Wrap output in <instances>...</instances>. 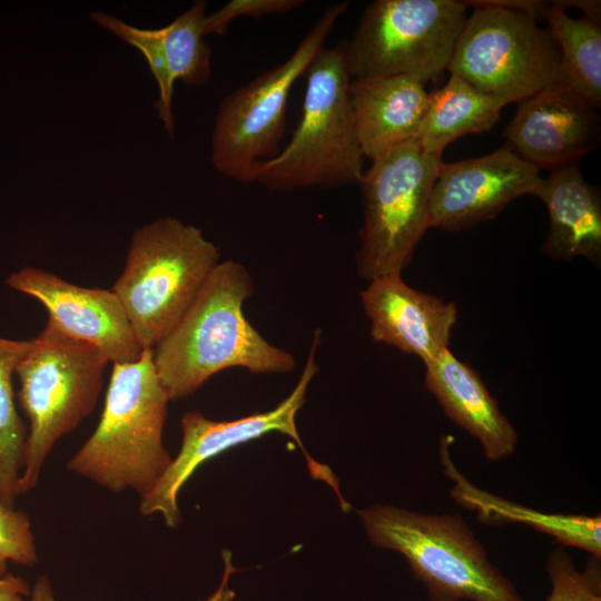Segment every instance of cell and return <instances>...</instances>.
<instances>
[{
	"label": "cell",
	"mask_w": 601,
	"mask_h": 601,
	"mask_svg": "<svg viewBox=\"0 0 601 601\" xmlns=\"http://www.w3.org/2000/svg\"><path fill=\"white\" fill-rule=\"evenodd\" d=\"M4 283L40 302L49 314V325L65 336L93 345L112 364L136 362L145 351L111 289L75 285L31 266L11 273Z\"/></svg>",
	"instance_id": "cell-13"
},
{
	"label": "cell",
	"mask_w": 601,
	"mask_h": 601,
	"mask_svg": "<svg viewBox=\"0 0 601 601\" xmlns=\"http://www.w3.org/2000/svg\"><path fill=\"white\" fill-rule=\"evenodd\" d=\"M475 7L459 36L447 70L504 106L563 81L561 53L535 17L492 1Z\"/></svg>",
	"instance_id": "cell-8"
},
{
	"label": "cell",
	"mask_w": 601,
	"mask_h": 601,
	"mask_svg": "<svg viewBox=\"0 0 601 601\" xmlns=\"http://www.w3.org/2000/svg\"><path fill=\"white\" fill-rule=\"evenodd\" d=\"M504 105L451 73L440 89L428 92L425 114L416 136L420 147L441 155L449 144L469 134L490 130Z\"/></svg>",
	"instance_id": "cell-21"
},
{
	"label": "cell",
	"mask_w": 601,
	"mask_h": 601,
	"mask_svg": "<svg viewBox=\"0 0 601 601\" xmlns=\"http://www.w3.org/2000/svg\"><path fill=\"white\" fill-rule=\"evenodd\" d=\"M254 279L240 263L219 262L174 328L152 348V359L169 402L199 390L231 367L252 374L289 373L292 353L269 343L246 318L243 307Z\"/></svg>",
	"instance_id": "cell-1"
},
{
	"label": "cell",
	"mask_w": 601,
	"mask_h": 601,
	"mask_svg": "<svg viewBox=\"0 0 601 601\" xmlns=\"http://www.w3.org/2000/svg\"><path fill=\"white\" fill-rule=\"evenodd\" d=\"M540 14L548 22L560 53L563 80L598 109L601 106V28L587 17L573 18L558 2H543Z\"/></svg>",
	"instance_id": "cell-22"
},
{
	"label": "cell",
	"mask_w": 601,
	"mask_h": 601,
	"mask_svg": "<svg viewBox=\"0 0 601 601\" xmlns=\"http://www.w3.org/2000/svg\"><path fill=\"white\" fill-rule=\"evenodd\" d=\"M206 7V1H195L169 24L158 29L137 28L106 12L90 14L92 21L145 57L159 89L155 108L170 138L175 135L171 108L175 82L203 86L211 76V50L205 41Z\"/></svg>",
	"instance_id": "cell-15"
},
{
	"label": "cell",
	"mask_w": 601,
	"mask_h": 601,
	"mask_svg": "<svg viewBox=\"0 0 601 601\" xmlns=\"http://www.w3.org/2000/svg\"><path fill=\"white\" fill-rule=\"evenodd\" d=\"M549 213L544 255L565 262L584 257L601 266V196L583 177L579 162L550 170L536 195Z\"/></svg>",
	"instance_id": "cell-19"
},
{
	"label": "cell",
	"mask_w": 601,
	"mask_h": 601,
	"mask_svg": "<svg viewBox=\"0 0 601 601\" xmlns=\"http://www.w3.org/2000/svg\"><path fill=\"white\" fill-rule=\"evenodd\" d=\"M31 588L21 577L7 573L0 577V601H27Z\"/></svg>",
	"instance_id": "cell-27"
},
{
	"label": "cell",
	"mask_w": 601,
	"mask_h": 601,
	"mask_svg": "<svg viewBox=\"0 0 601 601\" xmlns=\"http://www.w3.org/2000/svg\"><path fill=\"white\" fill-rule=\"evenodd\" d=\"M109 362L93 345L65 336L48 323L30 339L16 368L17 400L29 421L19 495L37 485L56 443L95 410Z\"/></svg>",
	"instance_id": "cell-6"
},
{
	"label": "cell",
	"mask_w": 601,
	"mask_h": 601,
	"mask_svg": "<svg viewBox=\"0 0 601 601\" xmlns=\"http://www.w3.org/2000/svg\"><path fill=\"white\" fill-rule=\"evenodd\" d=\"M540 171L505 145L481 157L442 162L430 196L431 227L459 231L493 219L516 198L538 195Z\"/></svg>",
	"instance_id": "cell-12"
},
{
	"label": "cell",
	"mask_w": 601,
	"mask_h": 601,
	"mask_svg": "<svg viewBox=\"0 0 601 601\" xmlns=\"http://www.w3.org/2000/svg\"><path fill=\"white\" fill-rule=\"evenodd\" d=\"M373 341L420 357L423 363L449 347L457 306L408 286L402 275L370 280L359 292Z\"/></svg>",
	"instance_id": "cell-16"
},
{
	"label": "cell",
	"mask_w": 601,
	"mask_h": 601,
	"mask_svg": "<svg viewBox=\"0 0 601 601\" xmlns=\"http://www.w3.org/2000/svg\"><path fill=\"white\" fill-rule=\"evenodd\" d=\"M551 590L546 601H601L600 560L591 556L578 570L563 546L554 549L546 560Z\"/></svg>",
	"instance_id": "cell-24"
},
{
	"label": "cell",
	"mask_w": 601,
	"mask_h": 601,
	"mask_svg": "<svg viewBox=\"0 0 601 601\" xmlns=\"http://www.w3.org/2000/svg\"><path fill=\"white\" fill-rule=\"evenodd\" d=\"M600 135L598 108L563 81L519 101L503 132L505 146L540 170L579 162Z\"/></svg>",
	"instance_id": "cell-14"
},
{
	"label": "cell",
	"mask_w": 601,
	"mask_h": 601,
	"mask_svg": "<svg viewBox=\"0 0 601 601\" xmlns=\"http://www.w3.org/2000/svg\"><path fill=\"white\" fill-rule=\"evenodd\" d=\"M302 0H230L218 11L206 16L205 35H224L237 18L259 19L265 16L284 14L302 7Z\"/></svg>",
	"instance_id": "cell-26"
},
{
	"label": "cell",
	"mask_w": 601,
	"mask_h": 601,
	"mask_svg": "<svg viewBox=\"0 0 601 601\" xmlns=\"http://www.w3.org/2000/svg\"><path fill=\"white\" fill-rule=\"evenodd\" d=\"M442 156L424 151L416 139L372 160L358 183L363 226L356 253L358 275L368 282L402 275L431 228L430 196Z\"/></svg>",
	"instance_id": "cell-7"
},
{
	"label": "cell",
	"mask_w": 601,
	"mask_h": 601,
	"mask_svg": "<svg viewBox=\"0 0 601 601\" xmlns=\"http://www.w3.org/2000/svg\"><path fill=\"white\" fill-rule=\"evenodd\" d=\"M168 402L152 349L136 362L112 364L98 425L67 470L108 491L146 496L173 460L162 442Z\"/></svg>",
	"instance_id": "cell-2"
},
{
	"label": "cell",
	"mask_w": 601,
	"mask_h": 601,
	"mask_svg": "<svg viewBox=\"0 0 601 601\" xmlns=\"http://www.w3.org/2000/svg\"><path fill=\"white\" fill-rule=\"evenodd\" d=\"M348 6L349 1L331 4L284 62L221 100L211 134L210 156L220 174L254 183L259 164L278 155L286 130L289 92Z\"/></svg>",
	"instance_id": "cell-9"
},
{
	"label": "cell",
	"mask_w": 601,
	"mask_h": 601,
	"mask_svg": "<svg viewBox=\"0 0 601 601\" xmlns=\"http://www.w3.org/2000/svg\"><path fill=\"white\" fill-rule=\"evenodd\" d=\"M29 344L0 337V499L9 508H14L19 495L28 440V426L14 403L12 375Z\"/></svg>",
	"instance_id": "cell-23"
},
{
	"label": "cell",
	"mask_w": 601,
	"mask_h": 601,
	"mask_svg": "<svg viewBox=\"0 0 601 601\" xmlns=\"http://www.w3.org/2000/svg\"><path fill=\"white\" fill-rule=\"evenodd\" d=\"M466 4L455 0L370 2L345 53L352 79L408 76L434 80L447 69L465 24Z\"/></svg>",
	"instance_id": "cell-10"
},
{
	"label": "cell",
	"mask_w": 601,
	"mask_h": 601,
	"mask_svg": "<svg viewBox=\"0 0 601 601\" xmlns=\"http://www.w3.org/2000/svg\"><path fill=\"white\" fill-rule=\"evenodd\" d=\"M28 601H56L51 583L46 575H40L31 587Z\"/></svg>",
	"instance_id": "cell-29"
},
{
	"label": "cell",
	"mask_w": 601,
	"mask_h": 601,
	"mask_svg": "<svg viewBox=\"0 0 601 601\" xmlns=\"http://www.w3.org/2000/svg\"><path fill=\"white\" fill-rule=\"evenodd\" d=\"M451 435L440 440V459L444 474L454 482L452 499L462 508L476 512L480 522L487 525L521 523L554 538L564 546L581 549L601 560V516L585 514L543 513L504 500L474 486L455 467L450 455Z\"/></svg>",
	"instance_id": "cell-20"
},
{
	"label": "cell",
	"mask_w": 601,
	"mask_h": 601,
	"mask_svg": "<svg viewBox=\"0 0 601 601\" xmlns=\"http://www.w3.org/2000/svg\"><path fill=\"white\" fill-rule=\"evenodd\" d=\"M9 562L30 566L38 562V554L29 515L0 499V577L8 573Z\"/></svg>",
	"instance_id": "cell-25"
},
{
	"label": "cell",
	"mask_w": 601,
	"mask_h": 601,
	"mask_svg": "<svg viewBox=\"0 0 601 601\" xmlns=\"http://www.w3.org/2000/svg\"><path fill=\"white\" fill-rule=\"evenodd\" d=\"M370 541L402 554L430 601H524L460 514L375 504L356 511Z\"/></svg>",
	"instance_id": "cell-4"
},
{
	"label": "cell",
	"mask_w": 601,
	"mask_h": 601,
	"mask_svg": "<svg viewBox=\"0 0 601 601\" xmlns=\"http://www.w3.org/2000/svg\"><path fill=\"white\" fill-rule=\"evenodd\" d=\"M321 339L322 332L316 328L297 384L274 408L231 421H214L197 411L186 412L180 420V450L154 489L140 499V514L150 516L158 513L167 526H178L181 521L178 493L195 471L227 450L273 432L284 434L295 442L303 451L311 476L329 485L337 495L341 509L348 512L352 505L341 493L337 476L327 465L311 456L296 427V415L305 404L309 384L319 371L316 352Z\"/></svg>",
	"instance_id": "cell-11"
},
{
	"label": "cell",
	"mask_w": 601,
	"mask_h": 601,
	"mask_svg": "<svg viewBox=\"0 0 601 601\" xmlns=\"http://www.w3.org/2000/svg\"><path fill=\"white\" fill-rule=\"evenodd\" d=\"M424 365L425 387L446 416L480 443L487 461L497 462L512 455L518 433L479 373L449 347Z\"/></svg>",
	"instance_id": "cell-17"
},
{
	"label": "cell",
	"mask_w": 601,
	"mask_h": 601,
	"mask_svg": "<svg viewBox=\"0 0 601 601\" xmlns=\"http://www.w3.org/2000/svg\"><path fill=\"white\" fill-rule=\"evenodd\" d=\"M225 569H224V575L220 584L215 590L213 594H210L207 599L203 601H234L235 593L234 591L228 587V581L231 572L234 571V568L231 565V554L229 551H225L223 553Z\"/></svg>",
	"instance_id": "cell-28"
},
{
	"label": "cell",
	"mask_w": 601,
	"mask_h": 601,
	"mask_svg": "<svg viewBox=\"0 0 601 601\" xmlns=\"http://www.w3.org/2000/svg\"><path fill=\"white\" fill-rule=\"evenodd\" d=\"M305 75L300 119L278 155L259 164L254 183L283 191L358 184L364 156L351 104L345 40L324 46Z\"/></svg>",
	"instance_id": "cell-3"
},
{
	"label": "cell",
	"mask_w": 601,
	"mask_h": 601,
	"mask_svg": "<svg viewBox=\"0 0 601 601\" xmlns=\"http://www.w3.org/2000/svg\"><path fill=\"white\" fill-rule=\"evenodd\" d=\"M219 262L217 246L203 230L177 218L161 217L135 230L111 290L144 349L174 328Z\"/></svg>",
	"instance_id": "cell-5"
},
{
	"label": "cell",
	"mask_w": 601,
	"mask_h": 601,
	"mask_svg": "<svg viewBox=\"0 0 601 601\" xmlns=\"http://www.w3.org/2000/svg\"><path fill=\"white\" fill-rule=\"evenodd\" d=\"M357 139L371 160L416 138L427 105L425 83L408 76L352 79Z\"/></svg>",
	"instance_id": "cell-18"
}]
</instances>
